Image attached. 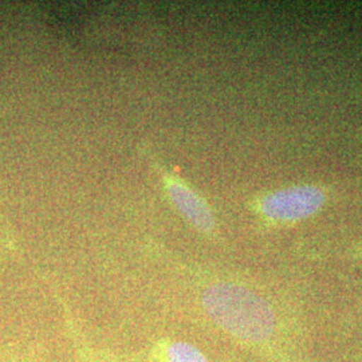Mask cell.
<instances>
[{"label":"cell","instance_id":"obj_1","mask_svg":"<svg viewBox=\"0 0 362 362\" xmlns=\"http://www.w3.org/2000/svg\"><path fill=\"white\" fill-rule=\"evenodd\" d=\"M199 306L209 324L245 345H263L274 334L272 306L247 286L231 281L208 284L199 293Z\"/></svg>","mask_w":362,"mask_h":362},{"label":"cell","instance_id":"obj_2","mask_svg":"<svg viewBox=\"0 0 362 362\" xmlns=\"http://www.w3.org/2000/svg\"><path fill=\"white\" fill-rule=\"evenodd\" d=\"M112 356L115 362H209L194 344L169 334L156 336L140 349L112 350Z\"/></svg>","mask_w":362,"mask_h":362},{"label":"cell","instance_id":"obj_3","mask_svg":"<svg viewBox=\"0 0 362 362\" xmlns=\"http://www.w3.org/2000/svg\"><path fill=\"white\" fill-rule=\"evenodd\" d=\"M158 175L167 191L169 200L173 207L179 211L181 216L187 220L194 228L203 233H211L215 230V219L211 208L203 200L202 196L194 192V189L179 176L169 173L167 169L156 164Z\"/></svg>","mask_w":362,"mask_h":362},{"label":"cell","instance_id":"obj_4","mask_svg":"<svg viewBox=\"0 0 362 362\" xmlns=\"http://www.w3.org/2000/svg\"><path fill=\"white\" fill-rule=\"evenodd\" d=\"M324 194L317 187H293L266 196L263 214L274 220H298L313 215L324 203Z\"/></svg>","mask_w":362,"mask_h":362},{"label":"cell","instance_id":"obj_5","mask_svg":"<svg viewBox=\"0 0 362 362\" xmlns=\"http://www.w3.org/2000/svg\"><path fill=\"white\" fill-rule=\"evenodd\" d=\"M0 362H52V358L47 350L38 346V349L31 350L30 353H27L26 356H21V357H15L13 354H10L7 357L0 356ZM61 362H65V360Z\"/></svg>","mask_w":362,"mask_h":362}]
</instances>
